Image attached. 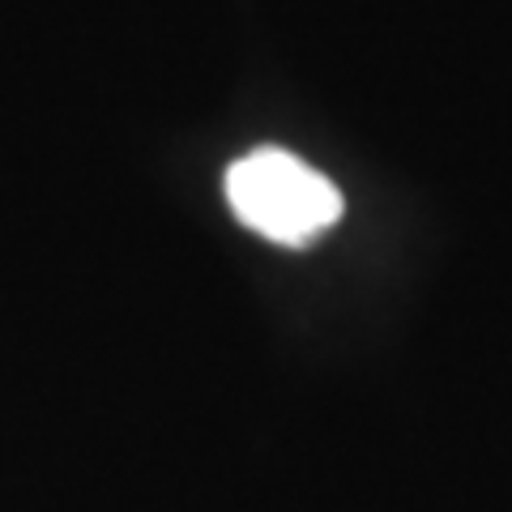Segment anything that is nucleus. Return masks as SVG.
Masks as SVG:
<instances>
[{
  "instance_id": "f257e3e1",
  "label": "nucleus",
  "mask_w": 512,
  "mask_h": 512,
  "mask_svg": "<svg viewBox=\"0 0 512 512\" xmlns=\"http://www.w3.org/2000/svg\"><path fill=\"white\" fill-rule=\"evenodd\" d=\"M227 205L248 231L282 248H308L342 218V192L303 158L261 146L227 167Z\"/></svg>"
}]
</instances>
